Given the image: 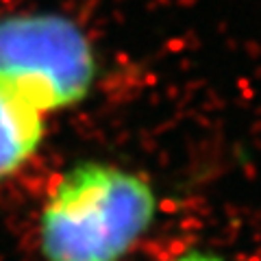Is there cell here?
<instances>
[{"mask_svg": "<svg viewBox=\"0 0 261 261\" xmlns=\"http://www.w3.org/2000/svg\"><path fill=\"white\" fill-rule=\"evenodd\" d=\"M159 214L154 185L111 161L72 166L37 218L44 261H124Z\"/></svg>", "mask_w": 261, "mask_h": 261, "instance_id": "6da1fadb", "label": "cell"}, {"mask_svg": "<svg viewBox=\"0 0 261 261\" xmlns=\"http://www.w3.org/2000/svg\"><path fill=\"white\" fill-rule=\"evenodd\" d=\"M96 76L92 39L68 15L27 11L0 18V85L44 116L81 105Z\"/></svg>", "mask_w": 261, "mask_h": 261, "instance_id": "7a4b0ae2", "label": "cell"}, {"mask_svg": "<svg viewBox=\"0 0 261 261\" xmlns=\"http://www.w3.org/2000/svg\"><path fill=\"white\" fill-rule=\"evenodd\" d=\"M46 118L29 100L0 85V183L33 161L44 142Z\"/></svg>", "mask_w": 261, "mask_h": 261, "instance_id": "3957f363", "label": "cell"}, {"mask_svg": "<svg viewBox=\"0 0 261 261\" xmlns=\"http://www.w3.org/2000/svg\"><path fill=\"white\" fill-rule=\"evenodd\" d=\"M172 261H228L224 255L220 252H214V250H205V248H190L176 255Z\"/></svg>", "mask_w": 261, "mask_h": 261, "instance_id": "277c9868", "label": "cell"}]
</instances>
